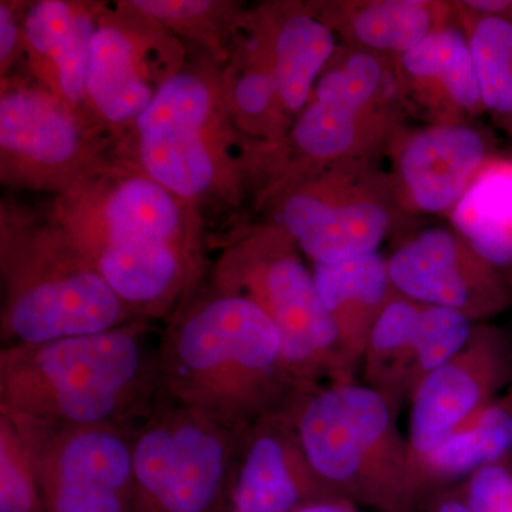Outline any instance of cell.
Returning <instances> with one entry per match:
<instances>
[{"instance_id":"6da1fadb","label":"cell","mask_w":512,"mask_h":512,"mask_svg":"<svg viewBox=\"0 0 512 512\" xmlns=\"http://www.w3.org/2000/svg\"><path fill=\"white\" fill-rule=\"evenodd\" d=\"M157 350L160 393L232 429L268 416L292 379L274 322L239 293L192 308Z\"/></svg>"},{"instance_id":"7a4b0ae2","label":"cell","mask_w":512,"mask_h":512,"mask_svg":"<svg viewBox=\"0 0 512 512\" xmlns=\"http://www.w3.org/2000/svg\"><path fill=\"white\" fill-rule=\"evenodd\" d=\"M158 350L134 325L0 352V413L53 423L124 424L160 392Z\"/></svg>"},{"instance_id":"3957f363","label":"cell","mask_w":512,"mask_h":512,"mask_svg":"<svg viewBox=\"0 0 512 512\" xmlns=\"http://www.w3.org/2000/svg\"><path fill=\"white\" fill-rule=\"evenodd\" d=\"M291 427L313 476L330 497L406 512L416 484L399 464L392 412L379 390L335 384L306 397Z\"/></svg>"},{"instance_id":"277c9868","label":"cell","mask_w":512,"mask_h":512,"mask_svg":"<svg viewBox=\"0 0 512 512\" xmlns=\"http://www.w3.org/2000/svg\"><path fill=\"white\" fill-rule=\"evenodd\" d=\"M242 431L163 396L131 431L134 512H228Z\"/></svg>"},{"instance_id":"5b68a950","label":"cell","mask_w":512,"mask_h":512,"mask_svg":"<svg viewBox=\"0 0 512 512\" xmlns=\"http://www.w3.org/2000/svg\"><path fill=\"white\" fill-rule=\"evenodd\" d=\"M9 417L28 447L45 512H134L127 426Z\"/></svg>"},{"instance_id":"8992f818","label":"cell","mask_w":512,"mask_h":512,"mask_svg":"<svg viewBox=\"0 0 512 512\" xmlns=\"http://www.w3.org/2000/svg\"><path fill=\"white\" fill-rule=\"evenodd\" d=\"M126 303L96 266L30 272L13 284L3 315L5 348L96 335L123 326Z\"/></svg>"},{"instance_id":"52a82bcc","label":"cell","mask_w":512,"mask_h":512,"mask_svg":"<svg viewBox=\"0 0 512 512\" xmlns=\"http://www.w3.org/2000/svg\"><path fill=\"white\" fill-rule=\"evenodd\" d=\"M396 292L410 301L441 306L468 318L495 315L511 305L510 286L461 235L431 228L409 239L389 259Z\"/></svg>"},{"instance_id":"ba28073f","label":"cell","mask_w":512,"mask_h":512,"mask_svg":"<svg viewBox=\"0 0 512 512\" xmlns=\"http://www.w3.org/2000/svg\"><path fill=\"white\" fill-rule=\"evenodd\" d=\"M211 93L192 74L171 77L138 116L141 163L165 190L194 197L207 190L214 164L201 138Z\"/></svg>"},{"instance_id":"9c48e42d","label":"cell","mask_w":512,"mask_h":512,"mask_svg":"<svg viewBox=\"0 0 512 512\" xmlns=\"http://www.w3.org/2000/svg\"><path fill=\"white\" fill-rule=\"evenodd\" d=\"M245 282L249 298L268 313L278 329L292 377L312 376L328 365L340 350L338 326L301 259L291 254L265 259L248 272Z\"/></svg>"},{"instance_id":"30bf717a","label":"cell","mask_w":512,"mask_h":512,"mask_svg":"<svg viewBox=\"0 0 512 512\" xmlns=\"http://www.w3.org/2000/svg\"><path fill=\"white\" fill-rule=\"evenodd\" d=\"M510 370L507 349L497 339L487 338L424 376L416 386L410 417L414 453L424 460L473 420Z\"/></svg>"},{"instance_id":"8fae6325","label":"cell","mask_w":512,"mask_h":512,"mask_svg":"<svg viewBox=\"0 0 512 512\" xmlns=\"http://www.w3.org/2000/svg\"><path fill=\"white\" fill-rule=\"evenodd\" d=\"M262 417L242 431L228 491V512H295L330 497L313 476L286 421Z\"/></svg>"},{"instance_id":"7c38bea8","label":"cell","mask_w":512,"mask_h":512,"mask_svg":"<svg viewBox=\"0 0 512 512\" xmlns=\"http://www.w3.org/2000/svg\"><path fill=\"white\" fill-rule=\"evenodd\" d=\"M490 160V146L480 131L464 124L441 123L407 138L397 171L414 208L443 214L456 208Z\"/></svg>"},{"instance_id":"4fadbf2b","label":"cell","mask_w":512,"mask_h":512,"mask_svg":"<svg viewBox=\"0 0 512 512\" xmlns=\"http://www.w3.org/2000/svg\"><path fill=\"white\" fill-rule=\"evenodd\" d=\"M282 224L318 264L376 252L392 217L372 192L349 185L335 195H293L282 211Z\"/></svg>"},{"instance_id":"5bb4252c","label":"cell","mask_w":512,"mask_h":512,"mask_svg":"<svg viewBox=\"0 0 512 512\" xmlns=\"http://www.w3.org/2000/svg\"><path fill=\"white\" fill-rule=\"evenodd\" d=\"M313 281L339 330L340 350L355 359L384 306L393 298L389 261L379 252L313 264Z\"/></svg>"},{"instance_id":"9a60e30c","label":"cell","mask_w":512,"mask_h":512,"mask_svg":"<svg viewBox=\"0 0 512 512\" xmlns=\"http://www.w3.org/2000/svg\"><path fill=\"white\" fill-rule=\"evenodd\" d=\"M451 212L464 241L511 286L512 161H488Z\"/></svg>"},{"instance_id":"2e32d148","label":"cell","mask_w":512,"mask_h":512,"mask_svg":"<svg viewBox=\"0 0 512 512\" xmlns=\"http://www.w3.org/2000/svg\"><path fill=\"white\" fill-rule=\"evenodd\" d=\"M406 82L460 113L484 109L468 33L451 26L434 29L420 45L400 57Z\"/></svg>"},{"instance_id":"e0dca14e","label":"cell","mask_w":512,"mask_h":512,"mask_svg":"<svg viewBox=\"0 0 512 512\" xmlns=\"http://www.w3.org/2000/svg\"><path fill=\"white\" fill-rule=\"evenodd\" d=\"M0 143L36 163L63 164L76 153L79 131L72 117L49 97L12 92L0 100Z\"/></svg>"},{"instance_id":"ac0fdd59","label":"cell","mask_w":512,"mask_h":512,"mask_svg":"<svg viewBox=\"0 0 512 512\" xmlns=\"http://www.w3.org/2000/svg\"><path fill=\"white\" fill-rule=\"evenodd\" d=\"M86 92L106 119H138L153 100L150 87L134 64L130 40L119 29L96 30L90 46Z\"/></svg>"},{"instance_id":"d6986e66","label":"cell","mask_w":512,"mask_h":512,"mask_svg":"<svg viewBox=\"0 0 512 512\" xmlns=\"http://www.w3.org/2000/svg\"><path fill=\"white\" fill-rule=\"evenodd\" d=\"M25 32L33 49L55 62L63 93L72 101L82 99L96 33L92 20L60 0H43L29 10Z\"/></svg>"},{"instance_id":"ffe728a7","label":"cell","mask_w":512,"mask_h":512,"mask_svg":"<svg viewBox=\"0 0 512 512\" xmlns=\"http://www.w3.org/2000/svg\"><path fill=\"white\" fill-rule=\"evenodd\" d=\"M274 74L276 92L289 111H299L311 97L313 84L336 53V37L322 20L293 15L276 35Z\"/></svg>"},{"instance_id":"44dd1931","label":"cell","mask_w":512,"mask_h":512,"mask_svg":"<svg viewBox=\"0 0 512 512\" xmlns=\"http://www.w3.org/2000/svg\"><path fill=\"white\" fill-rule=\"evenodd\" d=\"M178 222L180 215L170 191L156 181L133 178L121 184L107 202L103 247L171 244Z\"/></svg>"},{"instance_id":"7402d4cb","label":"cell","mask_w":512,"mask_h":512,"mask_svg":"<svg viewBox=\"0 0 512 512\" xmlns=\"http://www.w3.org/2000/svg\"><path fill=\"white\" fill-rule=\"evenodd\" d=\"M434 9L420 0L360 3L350 10L349 33L360 49L402 57L439 28Z\"/></svg>"},{"instance_id":"603a6c76","label":"cell","mask_w":512,"mask_h":512,"mask_svg":"<svg viewBox=\"0 0 512 512\" xmlns=\"http://www.w3.org/2000/svg\"><path fill=\"white\" fill-rule=\"evenodd\" d=\"M377 121V116L357 113L329 94L313 92L312 103L295 124L293 137L303 153L313 158H349L372 141Z\"/></svg>"},{"instance_id":"cb8c5ba5","label":"cell","mask_w":512,"mask_h":512,"mask_svg":"<svg viewBox=\"0 0 512 512\" xmlns=\"http://www.w3.org/2000/svg\"><path fill=\"white\" fill-rule=\"evenodd\" d=\"M511 447L512 402H507L484 407L424 461L437 476H460L497 463Z\"/></svg>"},{"instance_id":"d4e9b609","label":"cell","mask_w":512,"mask_h":512,"mask_svg":"<svg viewBox=\"0 0 512 512\" xmlns=\"http://www.w3.org/2000/svg\"><path fill=\"white\" fill-rule=\"evenodd\" d=\"M468 42L484 109L512 123V18L473 15Z\"/></svg>"},{"instance_id":"484cf974","label":"cell","mask_w":512,"mask_h":512,"mask_svg":"<svg viewBox=\"0 0 512 512\" xmlns=\"http://www.w3.org/2000/svg\"><path fill=\"white\" fill-rule=\"evenodd\" d=\"M470 318L454 309L420 303L414 323L412 366L414 382L456 359L471 339Z\"/></svg>"},{"instance_id":"4316f807","label":"cell","mask_w":512,"mask_h":512,"mask_svg":"<svg viewBox=\"0 0 512 512\" xmlns=\"http://www.w3.org/2000/svg\"><path fill=\"white\" fill-rule=\"evenodd\" d=\"M0 512H45L32 458L22 434L0 413Z\"/></svg>"},{"instance_id":"83f0119b","label":"cell","mask_w":512,"mask_h":512,"mask_svg":"<svg viewBox=\"0 0 512 512\" xmlns=\"http://www.w3.org/2000/svg\"><path fill=\"white\" fill-rule=\"evenodd\" d=\"M468 507L473 512H512V474L500 464L477 470L468 484Z\"/></svg>"},{"instance_id":"f1b7e54d","label":"cell","mask_w":512,"mask_h":512,"mask_svg":"<svg viewBox=\"0 0 512 512\" xmlns=\"http://www.w3.org/2000/svg\"><path fill=\"white\" fill-rule=\"evenodd\" d=\"M274 96H278V92L272 73H249L235 87V101L249 116L264 113Z\"/></svg>"},{"instance_id":"f546056e","label":"cell","mask_w":512,"mask_h":512,"mask_svg":"<svg viewBox=\"0 0 512 512\" xmlns=\"http://www.w3.org/2000/svg\"><path fill=\"white\" fill-rule=\"evenodd\" d=\"M131 5L147 15L160 19H187L201 15L210 8V2L198 0H138Z\"/></svg>"},{"instance_id":"4dcf8cb0","label":"cell","mask_w":512,"mask_h":512,"mask_svg":"<svg viewBox=\"0 0 512 512\" xmlns=\"http://www.w3.org/2000/svg\"><path fill=\"white\" fill-rule=\"evenodd\" d=\"M18 37L15 19L6 6H0V57L5 60L13 52Z\"/></svg>"},{"instance_id":"1f68e13d","label":"cell","mask_w":512,"mask_h":512,"mask_svg":"<svg viewBox=\"0 0 512 512\" xmlns=\"http://www.w3.org/2000/svg\"><path fill=\"white\" fill-rule=\"evenodd\" d=\"M295 512H356L352 501L345 498H322L303 504Z\"/></svg>"},{"instance_id":"d6a6232c","label":"cell","mask_w":512,"mask_h":512,"mask_svg":"<svg viewBox=\"0 0 512 512\" xmlns=\"http://www.w3.org/2000/svg\"><path fill=\"white\" fill-rule=\"evenodd\" d=\"M434 512H473L466 501L447 500L443 501Z\"/></svg>"}]
</instances>
